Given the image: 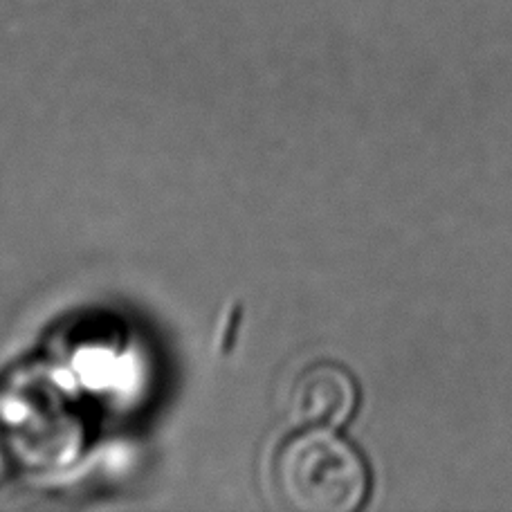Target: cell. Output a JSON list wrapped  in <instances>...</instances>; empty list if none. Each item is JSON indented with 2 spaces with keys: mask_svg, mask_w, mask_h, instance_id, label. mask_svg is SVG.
<instances>
[{
  "mask_svg": "<svg viewBox=\"0 0 512 512\" xmlns=\"http://www.w3.org/2000/svg\"><path fill=\"white\" fill-rule=\"evenodd\" d=\"M355 405H358V387L351 373L331 362H319L301 371L288 396L292 420L313 427L346 423Z\"/></svg>",
  "mask_w": 512,
  "mask_h": 512,
  "instance_id": "cell-2",
  "label": "cell"
},
{
  "mask_svg": "<svg viewBox=\"0 0 512 512\" xmlns=\"http://www.w3.org/2000/svg\"><path fill=\"white\" fill-rule=\"evenodd\" d=\"M274 486L297 512H353L367 499L369 472L349 441L315 427L281 447Z\"/></svg>",
  "mask_w": 512,
  "mask_h": 512,
  "instance_id": "cell-1",
  "label": "cell"
}]
</instances>
